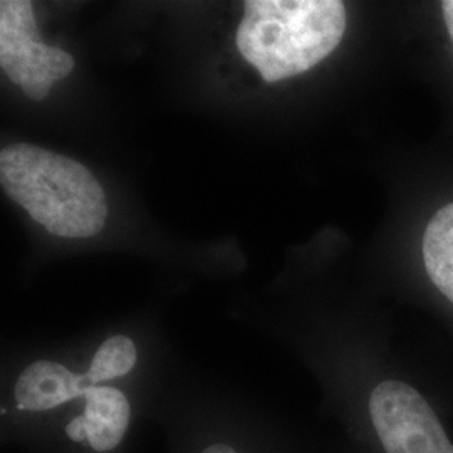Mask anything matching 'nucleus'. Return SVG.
Returning <instances> with one entry per match:
<instances>
[{"instance_id": "1", "label": "nucleus", "mask_w": 453, "mask_h": 453, "mask_svg": "<svg viewBox=\"0 0 453 453\" xmlns=\"http://www.w3.org/2000/svg\"><path fill=\"white\" fill-rule=\"evenodd\" d=\"M344 29L346 9L340 0H250L237 48L264 81H282L319 65L338 48Z\"/></svg>"}, {"instance_id": "2", "label": "nucleus", "mask_w": 453, "mask_h": 453, "mask_svg": "<svg viewBox=\"0 0 453 453\" xmlns=\"http://www.w3.org/2000/svg\"><path fill=\"white\" fill-rule=\"evenodd\" d=\"M370 418L385 453H453L435 410L408 383L387 380L372 389Z\"/></svg>"}, {"instance_id": "3", "label": "nucleus", "mask_w": 453, "mask_h": 453, "mask_svg": "<svg viewBox=\"0 0 453 453\" xmlns=\"http://www.w3.org/2000/svg\"><path fill=\"white\" fill-rule=\"evenodd\" d=\"M93 387L88 374H74L54 361H35L19 376L17 406L27 411H44L84 396Z\"/></svg>"}, {"instance_id": "4", "label": "nucleus", "mask_w": 453, "mask_h": 453, "mask_svg": "<svg viewBox=\"0 0 453 453\" xmlns=\"http://www.w3.org/2000/svg\"><path fill=\"white\" fill-rule=\"evenodd\" d=\"M86 398L88 440L96 452H110L119 445L130 423V403L119 389L89 387Z\"/></svg>"}, {"instance_id": "5", "label": "nucleus", "mask_w": 453, "mask_h": 453, "mask_svg": "<svg viewBox=\"0 0 453 453\" xmlns=\"http://www.w3.org/2000/svg\"><path fill=\"white\" fill-rule=\"evenodd\" d=\"M423 259L435 288L453 303V203L440 209L425 228Z\"/></svg>"}, {"instance_id": "6", "label": "nucleus", "mask_w": 453, "mask_h": 453, "mask_svg": "<svg viewBox=\"0 0 453 453\" xmlns=\"http://www.w3.org/2000/svg\"><path fill=\"white\" fill-rule=\"evenodd\" d=\"M136 346L127 336H113L104 341L91 361L89 372H86L91 385L96 387L101 381H108L123 376L136 365Z\"/></svg>"}, {"instance_id": "7", "label": "nucleus", "mask_w": 453, "mask_h": 453, "mask_svg": "<svg viewBox=\"0 0 453 453\" xmlns=\"http://www.w3.org/2000/svg\"><path fill=\"white\" fill-rule=\"evenodd\" d=\"M74 69V58L59 48L49 46V76L52 81L65 80Z\"/></svg>"}, {"instance_id": "8", "label": "nucleus", "mask_w": 453, "mask_h": 453, "mask_svg": "<svg viewBox=\"0 0 453 453\" xmlns=\"http://www.w3.org/2000/svg\"><path fill=\"white\" fill-rule=\"evenodd\" d=\"M50 86L52 82L42 81V82H24L20 88L24 91V95L27 97H31L34 101H42L44 97L48 96L50 93Z\"/></svg>"}, {"instance_id": "9", "label": "nucleus", "mask_w": 453, "mask_h": 453, "mask_svg": "<svg viewBox=\"0 0 453 453\" xmlns=\"http://www.w3.org/2000/svg\"><path fill=\"white\" fill-rule=\"evenodd\" d=\"M65 434L73 441H82L88 438V430H86V420L84 417H76L74 420L69 421L65 426Z\"/></svg>"}, {"instance_id": "10", "label": "nucleus", "mask_w": 453, "mask_h": 453, "mask_svg": "<svg viewBox=\"0 0 453 453\" xmlns=\"http://www.w3.org/2000/svg\"><path fill=\"white\" fill-rule=\"evenodd\" d=\"M441 9H443V17H445V24L449 27V33L453 41V0H447L441 4Z\"/></svg>"}, {"instance_id": "11", "label": "nucleus", "mask_w": 453, "mask_h": 453, "mask_svg": "<svg viewBox=\"0 0 453 453\" xmlns=\"http://www.w3.org/2000/svg\"><path fill=\"white\" fill-rule=\"evenodd\" d=\"M202 453H237L232 447H228L226 443H215L211 445L209 449H205Z\"/></svg>"}]
</instances>
